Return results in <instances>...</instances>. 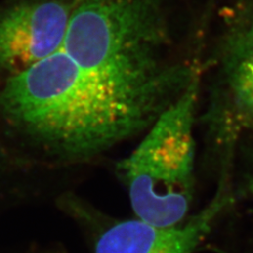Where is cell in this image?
<instances>
[{
	"label": "cell",
	"mask_w": 253,
	"mask_h": 253,
	"mask_svg": "<svg viewBox=\"0 0 253 253\" xmlns=\"http://www.w3.org/2000/svg\"><path fill=\"white\" fill-rule=\"evenodd\" d=\"M77 0H29L0 14V70L17 75L60 51Z\"/></svg>",
	"instance_id": "4"
},
{
	"label": "cell",
	"mask_w": 253,
	"mask_h": 253,
	"mask_svg": "<svg viewBox=\"0 0 253 253\" xmlns=\"http://www.w3.org/2000/svg\"><path fill=\"white\" fill-rule=\"evenodd\" d=\"M229 203L230 193L221 186L205 208L178 225L161 227L136 217L118 221L100 233L94 253H193Z\"/></svg>",
	"instance_id": "5"
},
{
	"label": "cell",
	"mask_w": 253,
	"mask_h": 253,
	"mask_svg": "<svg viewBox=\"0 0 253 253\" xmlns=\"http://www.w3.org/2000/svg\"><path fill=\"white\" fill-rule=\"evenodd\" d=\"M200 78L158 115L117 170L136 218L169 227L187 218L194 192V121Z\"/></svg>",
	"instance_id": "2"
},
{
	"label": "cell",
	"mask_w": 253,
	"mask_h": 253,
	"mask_svg": "<svg viewBox=\"0 0 253 253\" xmlns=\"http://www.w3.org/2000/svg\"><path fill=\"white\" fill-rule=\"evenodd\" d=\"M197 74L84 66L62 50L7 78L0 109L59 160L94 157L146 131Z\"/></svg>",
	"instance_id": "1"
},
{
	"label": "cell",
	"mask_w": 253,
	"mask_h": 253,
	"mask_svg": "<svg viewBox=\"0 0 253 253\" xmlns=\"http://www.w3.org/2000/svg\"><path fill=\"white\" fill-rule=\"evenodd\" d=\"M226 71L236 113L253 130V20L233 36L229 45Z\"/></svg>",
	"instance_id": "6"
},
{
	"label": "cell",
	"mask_w": 253,
	"mask_h": 253,
	"mask_svg": "<svg viewBox=\"0 0 253 253\" xmlns=\"http://www.w3.org/2000/svg\"><path fill=\"white\" fill-rule=\"evenodd\" d=\"M167 29L158 0H77L62 51L84 66L156 72Z\"/></svg>",
	"instance_id": "3"
},
{
	"label": "cell",
	"mask_w": 253,
	"mask_h": 253,
	"mask_svg": "<svg viewBox=\"0 0 253 253\" xmlns=\"http://www.w3.org/2000/svg\"><path fill=\"white\" fill-rule=\"evenodd\" d=\"M249 188H250V192H251V195H252V197H253V177H252V178H251V180H250Z\"/></svg>",
	"instance_id": "7"
}]
</instances>
